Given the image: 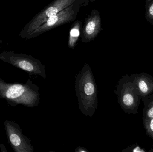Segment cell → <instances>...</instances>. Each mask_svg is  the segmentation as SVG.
Masks as SVG:
<instances>
[{
    "label": "cell",
    "mask_w": 153,
    "mask_h": 152,
    "mask_svg": "<svg viewBox=\"0 0 153 152\" xmlns=\"http://www.w3.org/2000/svg\"><path fill=\"white\" fill-rule=\"evenodd\" d=\"M79 31L78 29H72L71 31V35L72 37H77L79 36Z\"/></svg>",
    "instance_id": "14"
},
{
    "label": "cell",
    "mask_w": 153,
    "mask_h": 152,
    "mask_svg": "<svg viewBox=\"0 0 153 152\" xmlns=\"http://www.w3.org/2000/svg\"><path fill=\"white\" fill-rule=\"evenodd\" d=\"M4 129L10 145L15 152H33L31 140L22 134L18 123L13 120H6Z\"/></svg>",
    "instance_id": "5"
},
{
    "label": "cell",
    "mask_w": 153,
    "mask_h": 152,
    "mask_svg": "<svg viewBox=\"0 0 153 152\" xmlns=\"http://www.w3.org/2000/svg\"><path fill=\"white\" fill-rule=\"evenodd\" d=\"M75 152H87L88 151L83 147H78L75 149Z\"/></svg>",
    "instance_id": "15"
},
{
    "label": "cell",
    "mask_w": 153,
    "mask_h": 152,
    "mask_svg": "<svg viewBox=\"0 0 153 152\" xmlns=\"http://www.w3.org/2000/svg\"><path fill=\"white\" fill-rule=\"evenodd\" d=\"M145 18L147 22L153 26V0H146Z\"/></svg>",
    "instance_id": "10"
},
{
    "label": "cell",
    "mask_w": 153,
    "mask_h": 152,
    "mask_svg": "<svg viewBox=\"0 0 153 152\" xmlns=\"http://www.w3.org/2000/svg\"><path fill=\"white\" fill-rule=\"evenodd\" d=\"M149 151L151 152H153V149H151V150Z\"/></svg>",
    "instance_id": "16"
},
{
    "label": "cell",
    "mask_w": 153,
    "mask_h": 152,
    "mask_svg": "<svg viewBox=\"0 0 153 152\" xmlns=\"http://www.w3.org/2000/svg\"><path fill=\"white\" fill-rule=\"evenodd\" d=\"M73 0H58L55 4L31 20L20 33L22 38H27L30 33L45 23L48 18L56 15L59 12L70 5Z\"/></svg>",
    "instance_id": "6"
},
{
    "label": "cell",
    "mask_w": 153,
    "mask_h": 152,
    "mask_svg": "<svg viewBox=\"0 0 153 152\" xmlns=\"http://www.w3.org/2000/svg\"><path fill=\"white\" fill-rule=\"evenodd\" d=\"M115 93L117 96L118 102L126 113H137L142 96L130 76L126 74L119 80Z\"/></svg>",
    "instance_id": "3"
},
{
    "label": "cell",
    "mask_w": 153,
    "mask_h": 152,
    "mask_svg": "<svg viewBox=\"0 0 153 152\" xmlns=\"http://www.w3.org/2000/svg\"><path fill=\"white\" fill-rule=\"evenodd\" d=\"M40 99L38 86L30 79L26 83H11L0 78V99L5 100L10 106L33 108L38 105Z\"/></svg>",
    "instance_id": "1"
},
{
    "label": "cell",
    "mask_w": 153,
    "mask_h": 152,
    "mask_svg": "<svg viewBox=\"0 0 153 152\" xmlns=\"http://www.w3.org/2000/svg\"><path fill=\"white\" fill-rule=\"evenodd\" d=\"M130 76L142 98L153 93V77L152 75L142 72L131 74Z\"/></svg>",
    "instance_id": "7"
},
{
    "label": "cell",
    "mask_w": 153,
    "mask_h": 152,
    "mask_svg": "<svg viewBox=\"0 0 153 152\" xmlns=\"http://www.w3.org/2000/svg\"><path fill=\"white\" fill-rule=\"evenodd\" d=\"M143 124L147 135L153 140V118H143Z\"/></svg>",
    "instance_id": "11"
},
{
    "label": "cell",
    "mask_w": 153,
    "mask_h": 152,
    "mask_svg": "<svg viewBox=\"0 0 153 152\" xmlns=\"http://www.w3.org/2000/svg\"><path fill=\"white\" fill-rule=\"evenodd\" d=\"M75 91L78 106L86 117L93 116L98 109V91L91 69L85 64L76 76Z\"/></svg>",
    "instance_id": "2"
},
{
    "label": "cell",
    "mask_w": 153,
    "mask_h": 152,
    "mask_svg": "<svg viewBox=\"0 0 153 152\" xmlns=\"http://www.w3.org/2000/svg\"><path fill=\"white\" fill-rule=\"evenodd\" d=\"M142 101L144 105L143 110V118H153V94L143 97Z\"/></svg>",
    "instance_id": "9"
},
{
    "label": "cell",
    "mask_w": 153,
    "mask_h": 152,
    "mask_svg": "<svg viewBox=\"0 0 153 152\" xmlns=\"http://www.w3.org/2000/svg\"><path fill=\"white\" fill-rule=\"evenodd\" d=\"M96 27V24L94 21H91L87 24L85 28V32L86 34L91 35L94 32Z\"/></svg>",
    "instance_id": "13"
},
{
    "label": "cell",
    "mask_w": 153,
    "mask_h": 152,
    "mask_svg": "<svg viewBox=\"0 0 153 152\" xmlns=\"http://www.w3.org/2000/svg\"><path fill=\"white\" fill-rule=\"evenodd\" d=\"M0 60L26 71L30 76L46 77L45 66L40 61L30 55L13 51L0 53Z\"/></svg>",
    "instance_id": "4"
},
{
    "label": "cell",
    "mask_w": 153,
    "mask_h": 152,
    "mask_svg": "<svg viewBox=\"0 0 153 152\" xmlns=\"http://www.w3.org/2000/svg\"><path fill=\"white\" fill-rule=\"evenodd\" d=\"M147 151L142 148L137 144L133 145L131 146L127 147L122 151V152H146Z\"/></svg>",
    "instance_id": "12"
},
{
    "label": "cell",
    "mask_w": 153,
    "mask_h": 152,
    "mask_svg": "<svg viewBox=\"0 0 153 152\" xmlns=\"http://www.w3.org/2000/svg\"><path fill=\"white\" fill-rule=\"evenodd\" d=\"M73 11L70 8L59 12L58 14L51 16L48 19L45 23L41 25L39 27L30 33L27 38H31L36 36L43 31H45L51 27L56 25L57 23L62 22L71 18Z\"/></svg>",
    "instance_id": "8"
}]
</instances>
